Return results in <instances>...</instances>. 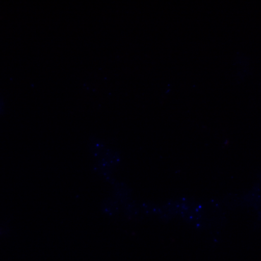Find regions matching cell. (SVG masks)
Returning <instances> with one entry per match:
<instances>
[{
  "label": "cell",
  "mask_w": 261,
  "mask_h": 261,
  "mask_svg": "<svg viewBox=\"0 0 261 261\" xmlns=\"http://www.w3.org/2000/svg\"><path fill=\"white\" fill-rule=\"evenodd\" d=\"M4 109H5L4 101H3V99H2L1 97H0V116H1V115L3 114V113H4Z\"/></svg>",
  "instance_id": "277c9868"
},
{
  "label": "cell",
  "mask_w": 261,
  "mask_h": 261,
  "mask_svg": "<svg viewBox=\"0 0 261 261\" xmlns=\"http://www.w3.org/2000/svg\"><path fill=\"white\" fill-rule=\"evenodd\" d=\"M239 81H244L251 74L250 61L245 55L239 54L235 60Z\"/></svg>",
  "instance_id": "6da1fadb"
},
{
  "label": "cell",
  "mask_w": 261,
  "mask_h": 261,
  "mask_svg": "<svg viewBox=\"0 0 261 261\" xmlns=\"http://www.w3.org/2000/svg\"><path fill=\"white\" fill-rule=\"evenodd\" d=\"M116 195L117 197L123 202V200H126L128 198V190L123 189L122 185H118L116 188Z\"/></svg>",
  "instance_id": "7a4b0ae2"
},
{
  "label": "cell",
  "mask_w": 261,
  "mask_h": 261,
  "mask_svg": "<svg viewBox=\"0 0 261 261\" xmlns=\"http://www.w3.org/2000/svg\"><path fill=\"white\" fill-rule=\"evenodd\" d=\"M117 205L116 203H114L112 200L106 201L104 202V205H103V210L105 212L108 213V214H112L116 211Z\"/></svg>",
  "instance_id": "3957f363"
}]
</instances>
